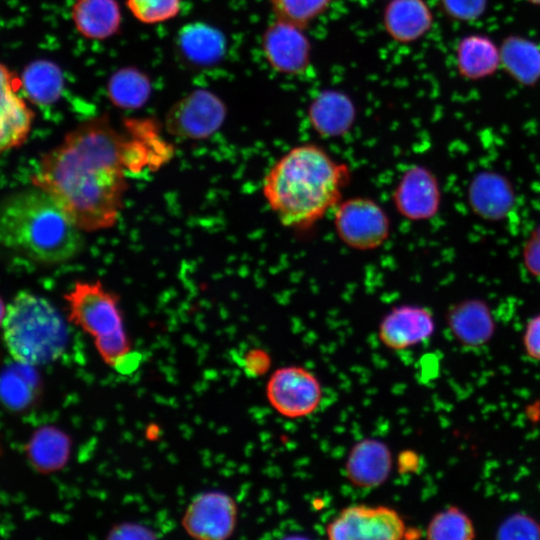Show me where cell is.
<instances>
[{"mask_svg": "<svg viewBox=\"0 0 540 540\" xmlns=\"http://www.w3.org/2000/svg\"><path fill=\"white\" fill-rule=\"evenodd\" d=\"M171 146L152 119L93 116L70 130L40 159L31 178L84 232L113 227L123 209L128 172L162 164Z\"/></svg>", "mask_w": 540, "mask_h": 540, "instance_id": "1", "label": "cell"}, {"mask_svg": "<svg viewBox=\"0 0 540 540\" xmlns=\"http://www.w3.org/2000/svg\"><path fill=\"white\" fill-rule=\"evenodd\" d=\"M351 171L314 143L296 145L269 168L262 194L286 228L303 231L318 223L342 200Z\"/></svg>", "mask_w": 540, "mask_h": 540, "instance_id": "2", "label": "cell"}, {"mask_svg": "<svg viewBox=\"0 0 540 540\" xmlns=\"http://www.w3.org/2000/svg\"><path fill=\"white\" fill-rule=\"evenodd\" d=\"M81 231L55 199L34 186L0 201V246L40 264L69 261L83 249Z\"/></svg>", "mask_w": 540, "mask_h": 540, "instance_id": "3", "label": "cell"}, {"mask_svg": "<svg viewBox=\"0 0 540 540\" xmlns=\"http://www.w3.org/2000/svg\"><path fill=\"white\" fill-rule=\"evenodd\" d=\"M2 328L8 353L21 365L52 362L68 342L66 323L56 307L27 291L19 292L8 305Z\"/></svg>", "mask_w": 540, "mask_h": 540, "instance_id": "4", "label": "cell"}, {"mask_svg": "<svg viewBox=\"0 0 540 540\" xmlns=\"http://www.w3.org/2000/svg\"><path fill=\"white\" fill-rule=\"evenodd\" d=\"M64 299L69 321L93 338L107 365L125 372L137 364L115 293L99 281H77Z\"/></svg>", "mask_w": 540, "mask_h": 540, "instance_id": "5", "label": "cell"}, {"mask_svg": "<svg viewBox=\"0 0 540 540\" xmlns=\"http://www.w3.org/2000/svg\"><path fill=\"white\" fill-rule=\"evenodd\" d=\"M338 238L351 249L370 251L382 246L390 236V219L375 200L356 196L341 200L334 209Z\"/></svg>", "mask_w": 540, "mask_h": 540, "instance_id": "6", "label": "cell"}, {"mask_svg": "<svg viewBox=\"0 0 540 540\" xmlns=\"http://www.w3.org/2000/svg\"><path fill=\"white\" fill-rule=\"evenodd\" d=\"M409 533L399 512L385 505L354 504L343 508L326 526L332 540H398Z\"/></svg>", "mask_w": 540, "mask_h": 540, "instance_id": "7", "label": "cell"}, {"mask_svg": "<svg viewBox=\"0 0 540 540\" xmlns=\"http://www.w3.org/2000/svg\"><path fill=\"white\" fill-rule=\"evenodd\" d=\"M226 116L227 107L218 95L206 89H196L169 108L165 129L177 138L203 140L222 127Z\"/></svg>", "mask_w": 540, "mask_h": 540, "instance_id": "8", "label": "cell"}, {"mask_svg": "<svg viewBox=\"0 0 540 540\" xmlns=\"http://www.w3.org/2000/svg\"><path fill=\"white\" fill-rule=\"evenodd\" d=\"M266 397L280 415L301 418L319 407L322 386L310 370L296 365L285 366L271 374L266 384Z\"/></svg>", "mask_w": 540, "mask_h": 540, "instance_id": "9", "label": "cell"}, {"mask_svg": "<svg viewBox=\"0 0 540 540\" xmlns=\"http://www.w3.org/2000/svg\"><path fill=\"white\" fill-rule=\"evenodd\" d=\"M237 511V504L229 494L207 491L191 500L181 523L187 534L193 538L223 540L234 533Z\"/></svg>", "mask_w": 540, "mask_h": 540, "instance_id": "10", "label": "cell"}, {"mask_svg": "<svg viewBox=\"0 0 540 540\" xmlns=\"http://www.w3.org/2000/svg\"><path fill=\"white\" fill-rule=\"evenodd\" d=\"M304 29L275 20L263 32L261 49L268 65L284 75H301L311 62V44Z\"/></svg>", "mask_w": 540, "mask_h": 540, "instance_id": "11", "label": "cell"}, {"mask_svg": "<svg viewBox=\"0 0 540 540\" xmlns=\"http://www.w3.org/2000/svg\"><path fill=\"white\" fill-rule=\"evenodd\" d=\"M397 212L410 221H424L437 214L441 191L434 173L421 165L406 170L392 195Z\"/></svg>", "mask_w": 540, "mask_h": 540, "instance_id": "12", "label": "cell"}, {"mask_svg": "<svg viewBox=\"0 0 540 540\" xmlns=\"http://www.w3.org/2000/svg\"><path fill=\"white\" fill-rule=\"evenodd\" d=\"M20 79L0 63V155L20 147L28 138L35 114L18 95Z\"/></svg>", "mask_w": 540, "mask_h": 540, "instance_id": "13", "label": "cell"}, {"mask_svg": "<svg viewBox=\"0 0 540 540\" xmlns=\"http://www.w3.org/2000/svg\"><path fill=\"white\" fill-rule=\"evenodd\" d=\"M434 330V317L428 308L405 304L385 314L379 323L378 337L388 349L400 351L427 340Z\"/></svg>", "mask_w": 540, "mask_h": 540, "instance_id": "14", "label": "cell"}, {"mask_svg": "<svg viewBox=\"0 0 540 540\" xmlns=\"http://www.w3.org/2000/svg\"><path fill=\"white\" fill-rule=\"evenodd\" d=\"M393 467L389 446L376 438H364L350 449L345 461V475L354 487L373 489L384 484Z\"/></svg>", "mask_w": 540, "mask_h": 540, "instance_id": "15", "label": "cell"}, {"mask_svg": "<svg viewBox=\"0 0 540 540\" xmlns=\"http://www.w3.org/2000/svg\"><path fill=\"white\" fill-rule=\"evenodd\" d=\"M467 199L471 210L488 221L505 218L515 204V192L510 181L494 171H481L470 181Z\"/></svg>", "mask_w": 540, "mask_h": 540, "instance_id": "16", "label": "cell"}, {"mask_svg": "<svg viewBox=\"0 0 540 540\" xmlns=\"http://www.w3.org/2000/svg\"><path fill=\"white\" fill-rule=\"evenodd\" d=\"M433 13L425 0H389L382 23L397 43L409 44L426 35L433 25Z\"/></svg>", "mask_w": 540, "mask_h": 540, "instance_id": "17", "label": "cell"}, {"mask_svg": "<svg viewBox=\"0 0 540 540\" xmlns=\"http://www.w3.org/2000/svg\"><path fill=\"white\" fill-rule=\"evenodd\" d=\"M307 117L314 131L323 137L346 134L354 124L356 109L343 92L323 91L310 103Z\"/></svg>", "mask_w": 540, "mask_h": 540, "instance_id": "18", "label": "cell"}, {"mask_svg": "<svg viewBox=\"0 0 540 540\" xmlns=\"http://www.w3.org/2000/svg\"><path fill=\"white\" fill-rule=\"evenodd\" d=\"M447 323L454 337L470 347L488 342L495 329L488 305L479 299H467L453 305L447 313Z\"/></svg>", "mask_w": 540, "mask_h": 540, "instance_id": "19", "label": "cell"}, {"mask_svg": "<svg viewBox=\"0 0 540 540\" xmlns=\"http://www.w3.org/2000/svg\"><path fill=\"white\" fill-rule=\"evenodd\" d=\"M71 19L84 38L105 40L119 32L122 14L117 0H75Z\"/></svg>", "mask_w": 540, "mask_h": 540, "instance_id": "20", "label": "cell"}, {"mask_svg": "<svg viewBox=\"0 0 540 540\" xmlns=\"http://www.w3.org/2000/svg\"><path fill=\"white\" fill-rule=\"evenodd\" d=\"M177 47L188 63L206 67L214 65L222 58L226 41L217 28L203 22H193L179 31Z\"/></svg>", "mask_w": 540, "mask_h": 540, "instance_id": "21", "label": "cell"}, {"mask_svg": "<svg viewBox=\"0 0 540 540\" xmlns=\"http://www.w3.org/2000/svg\"><path fill=\"white\" fill-rule=\"evenodd\" d=\"M455 56L458 73L467 80L489 77L501 66L499 47L485 35L463 37L457 44Z\"/></svg>", "mask_w": 540, "mask_h": 540, "instance_id": "22", "label": "cell"}, {"mask_svg": "<svg viewBox=\"0 0 540 540\" xmlns=\"http://www.w3.org/2000/svg\"><path fill=\"white\" fill-rule=\"evenodd\" d=\"M499 50L501 66L515 81L532 86L540 80V47L536 43L511 35L502 41Z\"/></svg>", "mask_w": 540, "mask_h": 540, "instance_id": "23", "label": "cell"}, {"mask_svg": "<svg viewBox=\"0 0 540 540\" xmlns=\"http://www.w3.org/2000/svg\"><path fill=\"white\" fill-rule=\"evenodd\" d=\"M70 454L69 437L54 427L37 430L27 445V456L31 465L41 473L61 469Z\"/></svg>", "mask_w": 540, "mask_h": 540, "instance_id": "24", "label": "cell"}, {"mask_svg": "<svg viewBox=\"0 0 540 540\" xmlns=\"http://www.w3.org/2000/svg\"><path fill=\"white\" fill-rule=\"evenodd\" d=\"M21 88L28 99L38 105H51L58 101L64 88L60 67L49 60H35L24 69Z\"/></svg>", "mask_w": 540, "mask_h": 540, "instance_id": "25", "label": "cell"}, {"mask_svg": "<svg viewBox=\"0 0 540 540\" xmlns=\"http://www.w3.org/2000/svg\"><path fill=\"white\" fill-rule=\"evenodd\" d=\"M151 94L148 76L134 67H123L115 71L107 82V95L110 102L123 110L142 107Z\"/></svg>", "mask_w": 540, "mask_h": 540, "instance_id": "26", "label": "cell"}, {"mask_svg": "<svg viewBox=\"0 0 540 540\" xmlns=\"http://www.w3.org/2000/svg\"><path fill=\"white\" fill-rule=\"evenodd\" d=\"M430 540H470L475 538V529L469 516L456 506L436 513L426 528Z\"/></svg>", "mask_w": 540, "mask_h": 540, "instance_id": "27", "label": "cell"}, {"mask_svg": "<svg viewBox=\"0 0 540 540\" xmlns=\"http://www.w3.org/2000/svg\"><path fill=\"white\" fill-rule=\"evenodd\" d=\"M277 20L305 28L320 17L333 0H268Z\"/></svg>", "mask_w": 540, "mask_h": 540, "instance_id": "28", "label": "cell"}, {"mask_svg": "<svg viewBox=\"0 0 540 540\" xmlns=\"http://www.w3.org/2000/svg\"><path fill=\"white\" fill-rule=\"evenodd\" d=\"M182 0H126V6L139 22L158 24L175 18Z\"/></svg>", "mask_w": 540, "mask_h": 540, "instance_id": "29", "label": "cell"}, {"mask_svg": "<svg viewBox=\"0 0 540 540\" xmlns=\"http://www.w3.org/2000/svg\"><path fill=\"white\" fill-rule=\"evenodd\" d=\"M497 537L501 539H540V524L525 514L507 518L499 527Z\"/></svg>", "mask_w": 540, "mask_h": 540, "instance_id": "30", "label": "cell"}, {"mask_svg": "<svg viewBox=\"0 0 540 540\" xmlns=\"http://www.w3.org/2000/svg\"><path fill=\"white\" fill-rule=\"evenodd\" d=\"M440 5L443 12L451 19L470 22L483 15L487 0H440Z\"/></svg>", "mask_w": 540, "mask_h": 540, "instance_id": "31", "label": "cell"}, {"mask_svg": "<svg viewBox=\"0 0 540 540\" xmlns=\"http://www.w3.org/2000/svg\"><path fill=\"white\" fill-rule=\"evenodd\" d=\"M522 256L526 270L534 278L540 280V225L527 238Z\"/></svg>", "mask_w": 540, "mask_h": 540, "instance_id": "32", "label": "cell"}, {"mask_svg": "<svg viewBox=\"0 0 540 540\" xmlns=\"http://www.w3.org/2000/svg\"><path fill=\"white\" fill-rule=\"evenodd\" d=\"M244 370L251 376L265 374L271 364L269 354L262 349H251L244 356Z\"/></svg>", "mask_w": 540, "mask_h": 540, "instance_id": "33", "label": "cell"}, {"mask_svg": "<svg viewBox=\"0 0 540 540\" xmlns=\"http://www.w3.org/2000/svg\"><path fill=\"white\" fill-rule=\"evenodd\" d=\"M523 343L526 353L540 360V314L534 316L526 325Z\"/></svg>", "mask_w": 540, "mask_h": 540, "instance_id": "34", "label": "cell"}, {"mask_svg": "<svg viewBox=\"0 0 540 540\" xmlns=\"http://www.w3.org/2000/svg\"><path fill=\"white\" fill-rule=\"evenodd\" d=\"M153 531L148 528L137 524H121L115 526L111 531L109 538H155Z\"/></svg>", "mask_w": 540, "mask_h": 540, "instance_id": "35", "label": "cell"}, {"mask_svg": "<svg viewBox=\"0 0 540 540\" xmlns=\"http://www.w3.org/2000/svg\"><path fill=\"white\" fill-rule=\"evenodd\" d=\"M6 311H7V308H6V306H5L4 302H3V299L0 296V327L3 324L4 318H5V315H6Z\"/></svg>", "mask_w": 540, "mask_h": 540, "instance_id": "36", "label": "cell"}, {"mask_svg": "<svg viewBox=\"0 0 540 540\" xmlns=\"http://www.w3.org/2000/svg\"><path fill=\"white\" fill-rule=\"evenodd\" d=\"M527 2L533 4V5H538L540 6V0H526Z\"/></svg>", "mask_w": 540, "mask_h": 540, "instance_id": "37", "label": "cell"}, {"mask_svg": "<svg viewBox=\"0 0 540 540\" xmlns=\"http://www.w3.org/2000/svg\"><path fill=\"white\" fill-rule=\"evenodd\" d=\"M1 453H2V448H1V443H0V455H1Z\"/></svg>", "mask_w": 540, "mask_h": 540, "instance_id": "38", "label": "cell"}]
</instances>
